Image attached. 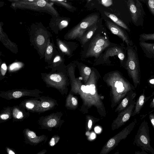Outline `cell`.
Here are the masks:
<instances>
[{
    "label": "cell",
    "instance_id": "16",
    "mask_svg": "<svg viewBox=\"0 0 154 154\" xmlns=\"http://www.w3.org/2000/svg\"><path fill=\"white\" fill-rule=\"evenodd\" d=\"M105 48L103 47L89 45L86 56L88 57H94L97 58Z\"/></svg>",
    "mask_w": 154,
    "mask_h": 154
},
{
    "label": "cell",
    "instance_id": "27",
    "mask_svg": "<svg viewBox=\"0 0 154 154\" xmlns=\"http://www.w3.org/2000/svg\"><path fill=\"white\" fill-rule=\"evenodd\" d=\"M22 66V64L19 62H15L12 64L9 67L10 70H15L20 68Z\"/></svg>",
    "mask_w": 154,
    "mask_h": 154
},
{
    "label": "cell",
    "instance_id": "44",
    "mask_svg": "<svg viewBox=\"0 0 154 154\" xmlns=\"http://www.w3.org/2000/svg\"><path fill=\"white\" fill-rule=\"evenodd\" d=\"M22 113L21 112H19L17 113V115L16 116V118L17 119L20 118L22 116Z\"/></svg>",
    "mask_w": 154,
    "mask_h": 154
},
{
    "label": "cell",
    "instance_id": "15",
    "mask_svg": "<svg viewBox=\"0 0 154 154\" xmlns=\"http://www.w3.org/2000/svg\"><path fill=\"white\" fill-rule=\"evenodd\" d=\"M90 45H95L106 48L110 45V43L105 36L97 35L94 38L90 44Z\"/></svg>",
    "mask_w": 154,
    "mask_h": 154
},
{
    "label": "cell",
    "instance_id": "28",
    "mask_svg": "<svg viewBox=\"0 0 154 154\" xmlns=\"http://www.w3.org/2000/svg\"><path fill=\"white\" fill-rule=\"evenodd\" d=\"M45 42V39L44 37L41 35L38 36L36 38V42L39 45H41L43 44Z\"/></svg>",
    "mask_w": 154,
    "mask_h": 154
},
{
    "label": "cell",
    "instance_id": "3",
    "mask_svg": "<svg viewBox=\"0 0 154 154\" xmlns=\"http://www.w3.org/2000/svg\"><path fill=\"white\" fill-rule=\"evenodd\" d=\"M149 128L148 122L144 120L139 126L135 136L133 144L143 151L154 154V149L150 144Z\"/></svg>",
    "mask_w": 154,
    "mask_h": 154
},
{
    "label": "cell",
    "instance_id": "41",
    "mask_svg": "<svg viewBox=\"0 0 154 154\" xmlns=\"http://www.w3.org/2000/svg\"><path fill=\"white\" fill-rule=\"evenodd\" d=\"M60 57L59 56H57L54 58L53 62L56 63L60 61Z\"/></svg>",
    "mask_w": 154,
    "mask_h": 154
},
{
    "label": "cell",
    "instance_id": "12",
    "mask_svg": "<svg viewBox=\"0 0 154 154\" xmlns=\"http://www.w3.org/2000/svg\"><path fill=\"white\" fill-rule=\"evenodd\" d=\"M136 95L134 90H131L129 92V95L125 97L122 101L117 108V111L124 110L129 106L132 103Z\"/></svg>",
    "mask_w": 154,
    "mask_h": 154
},
{
    "label": "cell",
    "instance_id": "24",
    "mask_svg": "<svg viewBox=\"0 0 154 154\" xmlns=\"http://www.w3.org/2000/svg\"><path fill=\"white\" fill-rule=\"evenodd\" d=\"M150 12L154 16V0H144Z\"/></svg>",
    "mask_w": 154,
    "mask_h": 154
},
{
    "label": "cell",
    "instance_id": "4",
    "mask_svg": "<svg viewBox=\"0 0 154 154\" xmlns=\"http://www.w3.org/2000/svg\"><path fill=\"white\" fill-rule=\"evenodd\" d=\"M98 19V15L96 14L87 17L69 32L67 38L72 40L78 38H81L86 32L95 25Z\"/></svg>",
    "mask_w": 154,
    "mask_h": 154
},
{
    "label": "cell",
    "instance_id": "8",
    "mask_svg": "<svg viewBox=\"0 0 154 154\" xmlns=\"http://www.w3.org/2000/svg\"><path fill=\"white\" fill-rule=\"evenodd\" d=\"M135 103V100H134L129 106L119 114L112 124V130L117 129L121 127L130 119L132 116Z\"/></svg>",
    "mask_w": 154,
    "mask_h": 154
},
{
    "label": "cell",
    "instance_id": "1",
    "mask_svg": "<svg viewBox=\"0 0 154 154\" xmlns=\"http://www.w3.org/2000/svg\"><path fill=\"white\" fill-rule=\"evenodd\" d=\"M126 50L127 56L125 67L136 88L140 81V70L137 49L135 45H133L127 46Z\"/></svg>",
    "mask_w": 154,
    "mask_h": 154
},
{
    "label": "cell",
    "instance_id": "29",
    "mask_svg": "<svg viewBox=\"0 0 154 154\" xmlns=\"http://www.w3.org/2000/svg\"><path fill=\"white\" fill-rule=\"evenodd\" d=\"M55 2H56L57 3H58L61 5H62L65 7L69 9H71L72 8V6L70 5L69 4L64 2V1H53Z\"/></svg>",
    "mask_w": 154,
    "mask_h": 154
},
{
    "label": "cell",
    "instance_id": "6",
    "mask_svg": "<svg viewBox=\"0 0 154 154\" xmlns=\"http://www.w3.org/2000/svg\"><path fill=\"white\" fill-rule=\"evenodd\" d=\"M127 4L133 23L136 26H142L145 13L142 3L138 0H128Z\"/></svg>",
    "mask_w": 154,
    "mask_h": 154
},
{
    "label": "cell",
    "instance_id": "5",
    "mask_svg": "<svg viewBox=\"0 0 154 154\" xmlns=\"http://www.w3.org/2000/svg\"><path fill=\"white\" fill-rule=\"evenodd\" d=\"M136 119L110 139L102 148L100 154H107L117 146L120 141L125 139L134 128L137 123Z\"/></svg>",
    "mask_w": 154,
    "mask_h": 154
},
{
    "label": "cell",
    "instance_id": "48",
    "mask_svg": "<svg viewBox=\"0 0 154 154\" xmlns=\"http://www.w3.org/2000/svg\"><path fill=\"white\" fill-rule=\"evenodd\" d=\"M113 154H119V152L118 151H117Z\"/></svg>",
    "mask_w": 154,
    "mask_h": 154
},
{
    "label": "cell",
    "instance_id": "11",
    "mask_svg": "<svg viewBox=\"0 0 154 154\" xmlns=\"http://www.w3.org/2000/svg\"><path fill=\"white\" fill-rule=\"evenodd\" d=\"M115 55L117 56L122 62H123L124 60L126 61L127 57H126L125 52L122 48L117 47L109 49L106 52L103 57L104 60H106L109 57Z\"/></svg>",
    "mask_w": 154,
    "mask_h": 154
},
{
    "label": "cell",
    "instance_id": "31",
    "mask_svg": "<svg viewBox=\"0 0 154 154\" xmlns=\"http://www.w3.org/2000/svg\"><path fill=\"white\" fill-rule=\"evenodd\" d=\"M69 100H70L69 102H70L69 104H71V106L75 107L77 105L78 101L75 97H70Z\"/></svg>",
    "mask_w": 154,
    "mask_h": 154
},
{
    "label": "cell",
    "instance_id": "40",
    "mask_svg": "<svg viewBox=\"0 0 154 154\" xmlns=\"http://www.w3.org/2000/svg\"><path fill=\"white\" fill-rule=\"evenodd\" d=\"M1 119L3 120H6L8 119L9 117V116L7 114H4L1 116Z\"/></svg>",
    "mask_w": 154,
    "mask_h": 154
},
{
    "label": "cell",
    "instance_id": "19",
    "mask_svg": "<svg viewBox=\"0 0 154 154\" xmlns=\"http://www.w3.org/2000/svg\"><path fill=\"white\" fill-rule=\"evenodd\" d=\"M59 125L58 121L55 119L51 118L43 122L42 124V129H47L48 131H51L52 128L58 127Z\"/></svg>",
    "mask_w": 154,
    "mask_h": 154
},
{
    "label": "cell",
    "instance_id": "39",
    "mask_svg": "<svg viewBox=\"0 0 154 154\" xmlns=\"http://www.w3.org/2000/svg\"><path fill=\"white\" fill-rule=\"evenodd\" d=\"M26 106L28 108L32 109L34 107V104L32 103L28 102L26 103Z\"/></svg>",
    "mask_w": 154,
    "mask_h": 154
},
{
    "label": "cell",
    "instance_id": "10",
    "mask_svg": "<svg viewBox=\"0 0 154 154\" xmlns=\"http://www.w3.org/2000/svg\"><path fill=\"white\" fill-rule=\"evenodd\" d=\"M105 23L107 27L110 32L120 38L124 42L126 43L127 46L134 45L133 41L128 33L119 26L108 20H106Z\"/></svg>",
    "mask_w": 154,
    "mask_h": 154
},
{
    "label": "cell",
    "instance_id": "30",
    "mask_svg": "<svg viewBox=\"0 0 154 154\" xmlns=\"http://www.w3.org/2000/svg\"><path fill=\"white\" fill-rule=\"evenodd\" d=\"M100 3L104 6L108 7L111 6L112 4V1L111 0H101Z\"/></svg>",
    "mask_w": 154,
    "mask_h": 154
},
{
    "label": "cell",
    "instance_id": "14",
    "mask_svg": "<svg viewBox=\"0 0 154 154\" xmlns=\"http://www.w3.org/2000/svg\"><path fill=\"white\" fill-rule=\"evenodd\" d=\"M91 81L90 77L88 84L89 86L90 95L94 104L97 107H100L101 105V102L96 93L95 83H93L94 81Z\"/></svg>",
    "mask_w": 154,
    "mask_h": 154
},
{
    "label": "cell",
    "instance_id": "21",
    "mask_svg": "<svg viewBox=\"0 0 154 154\" xmlns=\"http://www.w3.org/2000/svg\"><path fill=\"white\" fill-rule=\"evenodd\" d=\"M140 41L146 42L149 40H154V33H143L139 36Z\"/></svg>",
    "mask_w": 154,
    "mask_h": 154
},
{
    "label": "cell",
    "instance_id": "13",
    "mask_svg": "<svg viewBox=\"0 0 154 154\" xmlns=\"http://www.w3.org/2000/svg\"><path fill=\"white\" fill-rule=\"evenodd\" d=\"M139 44L145 56L154 60V43L140 41Z\"/></svg>",
    "mask_w": 154,
    "mask_h": 154
},
{
    "label": "cell",
    "instance_id": "42",
    "mask_svg": "<svg viewBox=\"0 0 154 154\" xmlns=\"http://www.w3.org/2000/svg\"><path fill=\"white\" fill-rule=\"evenodd\" d=\"M135 154H148L145 151H136L135 152Z\"/></svg>",
    "mask_w": 154,
    "mask_h": 154
},
{
    "label": "cell",
    "instance_id": "34",
    "mask_svg": "<svg viewBox=\"0 0 154 154\" xmlns=\"http://www.w3.org/2000/svg\"><path fill=\"white\" fill-rule=\"evenodd\" d=\"M22 94V92L20 91H16L13 92L12 96L14 98H18L20 97Z\"/></svg>",
    "mask_w": 154,
    "mask_h": 154
},
{
    "label": "cell",
    "instance_id": "7",
    "mask_svg": "<svg viewBox=\"0 0 154 154\" xmlns=\"http://www.w3.org/2000/svg\"><path fill=\"white\" fill-rule=\"evenodd\" d=\"M16 1L15 3L13 4V5L15 7L24 8L38 10H46L48 11L49 10L52 12H53L55 14L56 13V11L54 10L53 8H52L51 5L45 0H27Z\"/></svg>",
    "mask_w": 154,
    "mask_h": 154
},
{
    "label": "cell",
    "instance_id": "2",
    "mask_svg": "<svg viewBox=\"0 0 154 154\" xmlns=\"http://www.w3.org/2000/svg\"><path fill=\"white\" fill-rule=\"evenodd\" d=\"M107 80L112 88L114 100L118 103L131 90L135 88L127 80L117 72L112 73Z\"/></svg>",
    "mask_w": 154,
    "mask_h": 154
},
{
    "label": "cell",
    "instance_id": "38",
    "mask_svg": "<svg viewBox=\"0 0 154 154\" xmlns=\"http://www.w3.org/2000/svg\"><path fill=\"white\" fill-rule=\"evenodd\" d=\"M41 105L43 108H48L50 106V104L48 102H45L42 103Z\"/></svg>",
    "mask_w": 154,
    "mask_h": 154
},
{
    "label": "cell",
    "instance_id": "18",
    "mask_svg": "<svg viewBox=\"0 0 154 154\" xmlns=\"http://www.w3.org/2000/svg\"><path fill=\"white\" fill-rule=\"evenodd\" d=\"M145 98L146 97L144 93L142 94L138 97L135 103L132 116L139 113L145 103Z\"/></svg>",
    "mask_w": 154,
    "mask_h": 154
},
{
    "label": "cell",
    "instance_id": "45",
    "mask_svg": "<svg viewBox=\"0 0 154 154\" xmlns=\"http://www.w3.org/2000/svg\"><path fill=\"white\" fill-rule=\"evenodd\" d=\"M149 106L151 108H154V98L151 102Z\"/></svg>",
    "mask_w": 154,
    "mask_h": 154
},
{
    "label": "cell",
    "instance_id": "43",
    "mask_svg": "<svg viewBox=\"0 0 154 154\" xmlns=\"http://www.w3.org/2000/svg\"><path fill=\"white\" fill-rule=\"evenodd\" d=\"M47 152V150L46 149H44L35 154H45Z\"/></svg>",
    "mask_w": 154,
    "mask_h": 154
},
{
    "label": "cell",
    "instance_id": "46",
    "mask_svg": "<svg viewBox=\"0 0 154 154\" xmlns=\"http://www.w3.org/2000/svg\"><path fill=\"white\" fill-rule=\"evenodd\" d=\"M149 83L154 85V79H151L149 80Z\"/></svg>",
    "mask_w": 154,
    "mask_h": 154
},
{
    "label": "cell",
    "instance_id": "47",
    "mask_svg": "<svg viewBox=\"0 0 154 154\" xmlns=\"http://www.w3.org/2000/svg\"><path fill=\"white\" fill-rule=\"evenodd\" d=\"M100 128L98 127H96L95 128V131L97 133L100 132Z\"/></svg>",
    "mask_w": 154,
    "mask_h": 154
},
{
    "label": "cell",
    "instance_id": "9",
    "mask_svg": "<svg viewBox=\"0 0 154 154\" xmlns=\"http://www.w3.org/2000/svg\"><path fill=\"white\" fill-rule=\"evenodd\" d=\"M24 142L32 146L45 143L47 141L48 137L44 134L37 136L34 131L28 128L24 129L23 131Z\"/></svg>",
    "mask_w": 154,
    "mask_h": 154
},
{
    "label": "cell",
    "instance_id": "17",
    "mask_svg": "<svg viewBox=\"0 0 154 154\" xmlns=\"http://www.w3.org/2000/svg\"><path fill=\"white\" fill-rule=\"evenodd\" d=\"M104 14L112 20L116 24L130 32L131 29L128 26L121 20L115 14L106 11H104Z\"/></svg>",
    "mask_w": 154,
    "mask_h": 154
},
{
    "label": "cell",
    "instance_id": "37",
    "mask_svg": "<svg viewBox=\"0 0 154 154\" xmlns=\"http://www.w3.org/2000/svg\"><path fill=\"white\" fill-rule=\"evenodd\" d=\"M7 69V67L5 63H3L1 66V71L2 74L4 75L5 74Z\"/></svg>",
    "mask_w": 154,
    "mask_h": 154
},
{
    "label": "cell",
    "instance_id": "23",
    "mask_svg": "<svg viewBox=\"0 0 154 154\" xmlns=\"http://www.w3.org/2000/svg\"><path fill=\"white\" fill-rule=\"evenodd\" d=\"M60 139V137L58 135L53 136L48 142L49 146L51 147L54 146L59 142Z\"/></svg>",
    "mask_w": 154,
    "mask_h": 154
},
{
    "label": "cell",
    "instance_id": "20",
    "mask_svg": "<svg viewBox=\"0 0 154 154\" xmlns=\"http://www.w3.org/2000/svg\"><path fill=\"white\" fill-rule=\"evenodd\" d=\"M97 27V26L95 25L84 33L80 38L82 45H84L89 41L96 30Z\"/></svg>",
    "mask_w": 154,
    "mask_h": 154
},
{
    "label": "cell",
    "instance_id": "25",
    "mask_svg": "<svg viewBox=\"0 0 154 154\" xmlns=\"http://www.w3.org/2000/svg\"><path fill=\"white\" fill-rule=\"evenodd\" d=\"M81 72L82 75H85V79L87 81L88 79V78L90 74L91 70V69L88 66H83L81 69Z\"/></svg>",
    "mask_w": 154,
    "mask_h": 154
},
{
    "label": "cell",
    "instance_id": "26",
    "mask_svg": "<svg viewBox=\"0 0 154 154\" xmlns=\"http://www.w3.org/2000/svg\"><path fill=\"white\" fill-rule=\"evenodd\" d=\"M50 79L52 81L57 83H60L62 81L61 77L57 74H54L51 75Z\"/></svg>",
    "mask_w": 154,
    "mask_h": 154
},
{
    "label": "cell",
    "instance_id": "22",
    "mask_svg": "<svg viewBox=\"0 0 154 154\" xmlns=\"http://www.w3.org/2000/svg\"><path fill=\"white\" fill-rule=\"evenodd\" d=\"M59 47L61 51L63 53L68 55L70 54V51L69 48L61 41L58 42Z\"/></svg>",
    "mask_w": 154,
    "mask_h": 154
},
{
    "label": "cell",
    "instance_id": "35",
    "mask_svg": "<svg viewBox=\"0 0 154 154\" xmlns=\"http://www.w3.org/2000/svg\"><path fill=\"white\" fill-rule=\"evenodd\" d=\"M149 119L151 125L154 130V113H151L149 114Z\"/></svg>",
    "mask_w": 154,
    "mask_h": 154
},
{
    "label": "cell",
    "instance_id": "33",
    "mask_svg": "<svg viewBox=\"0 0 154 154\" xmlns=\"http://www.w3.org/2000/svg\"><path fill=\"white\" fill-rule=\"evenodd\" d=\"M68 24V22L66 20H63L60 23V29L66 27Z\"/></svg>",
    "mask_w": 154,
    "mask_h": 154
},
{
    "label": "cell",
    "instance_id": "36",
    "mask_svg": "<svg viewBox=\"0 0 154 154\" xmlns=\"http://www.w3.org/2000/svg\"><path fill=\"white\" fill-rule=\"evenodd\" d=\"M53 48L52 46L51 45L48 46L46 50V53L48 54H50L53 52Z\"/></svg>",
    "mask_w": 154,
    "mask_h": 154
},
{
    "label": "cell",
    "instance_id": "32",
    "mask_svg": "<svg viewBox=\"0 0 154 154\" xmlns=\"http://www.w3.org/2000/svg\"><path fill=\"white\" fill-rule=\"evenodd\" d=\"M5 149L8 154H17L15 150L13 148L7 146Z\"/></svg>",
    "mask_w": 154,
    "mask_h": 154
}]
</instances>
